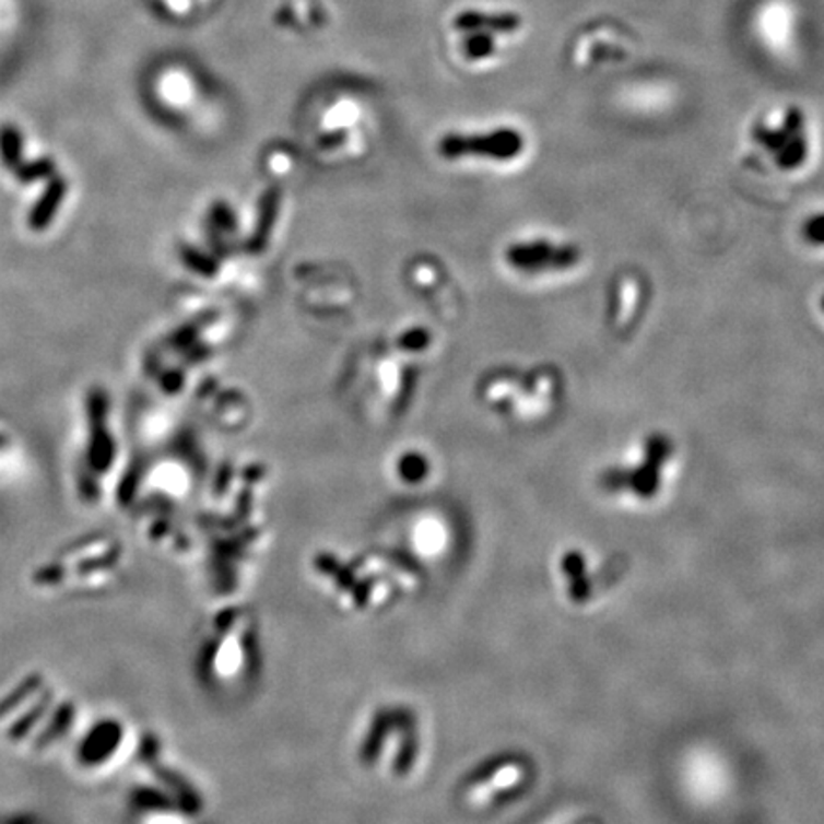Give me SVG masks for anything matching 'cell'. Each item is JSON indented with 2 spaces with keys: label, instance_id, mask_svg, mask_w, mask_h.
<instances>
[{
  "label": "cell",
  "instance_id": "6da1fadb",
  "mask_svg": "<svg viewBox=\"0 0 824 824\" xmlns=\"http://www.w3.org/2000/svg\"><path fill=\"white\" fill-rule=\"evenodd\" d=\"M458 58L470 66H488L501 58L511 38L523 31V17L511 10L466 8L452 15Z\"/></svg>",
  "mask_w": 824,
  "mask_h": 824
},
{
  "label": "cell",
  "instance_id": "7a4b0ae2",
  "mask_svg": "<svg viewBox=\"0 0 824 824\" xmlns=\"http://www.w3.org/2000/svg\"><path fill=\"white\" fill-rule=\"evenodd\" d=\"M523 148V134L508 127L478 134H447L437 143L439 155L449 161L468 157L511 161L521 155Z\"/></svg>",
  "mask_w": 824,
  "mask_h": 824
},
{
  "label": "cell",
  "instance_id": "3957f363",
  "mask_svg": "<svg viewBox=\"0 0 824 824\" xmlns=\"http://www.w3.org/2000/svg\"><path fill=\"white\" fill-rule=\"evenodd\" d=\"M506 260L511 268L527 273L569 270L580 260V250L575 245H554L548 240L517 243L508 248Z\"/></svg>",
  "mask_w": 824,
  "mask_h": 824
},
{
  "label": "cell",
  "instance_id": "277c9868",
  "mask_svg": "<svg viewBox=\"0 0 824 824\" xmlns=\"http://www.w3.org/2000/svg\"><path fill=\"white\" fill-rule=\"evenodd\" d=\"M672 442L667 435L652 434L645 442V460L636 468H628V488L639 498H652L659 493L660 472L672 455Z\"/></svg>",
  "mask_w": 824,
  "mask_h": 824
},
{
  "label": "cell",
  "instance_id": "5b68a950",
  "mask_svg": "<svg viewBox=\"0 0 824 824\" xmlns=\"http://www.w3.org/2000/svg\"><path fill=\"white\" fill-rule=\"evenodd\" d=\"M125 729L119 721L107 718L99 720L94 726L89 727V731L83 734L75 750L76 764L84 769H99L111 760L120 742H122Z\"/></svg>",
  "mask_w": 824,
  "mask_h": 824
},
{
  "label": "cell",
  "instance_id": "8992f818",
  "mask_svg": "<svg viewBox=\"0 0 824 824\" xmlns=\"http://www.w3.org/2000/svg\"><path fill=\"white\" fill-rule=\"evenodd\" d=\"M54 705H56V691L48 685L37 698H33L30 705L8 720L7 741L10 744H23L31 741L40 726L45 723L46 716L50 714Z\"/></svg>",
  "mask_w": 824,
  "mask_h": 824
},
{
  "label": "cell",
  "instance_id": "52a82bcc",
  "mask_svg": "<svg viewBox=\"0 0 824 824\" xmlns=\"http://www.w3.org/2000/svg\"><path fill=\"white\" fill-rule=\"evenodd\" d=\"M76 703L71 698L66 701H56L50 714L46 716L45 723L40 726L37 734L31 739V749L35 752H46L54 749L56 744L68 739L69 733L73 731L76 723Z\"/></svg>",
  "mask_w": 824,
  "mask_h": 824
},
{
  "label": "cell",
  "instance_id": "ba28073f",
  "mask_svg": "<svg viewBox=\"0 0 824 824\" xmlns=\"http://www.w3.org/2000/svg\"><path fill=\"white\" fill-rule=\"evenodd\" d=\"M803 127H805V117H803L802 109L792 105L785 113L782 125L779 128L756 125L752 130V136L762 148L777 155L790 140H794L796 136L803 134Z\"/></svg>",
  "mask_w": 824,
  "mask_h": 824
},
{
  "label": "cell",
  "instance_id": "9c48e42d",
  "mask_svg": "<svg viewBox=\"0 0 824 824\" xmlns=\"http://www.w3.org/2000/svg\"><path fill=\"white\" fill-rule=\"evenodd\" d=\"M48 687V680L43 672H31L15 683L4 697H0V721L14 718L15 714L30 705L33 698H37Z\"/></svg>",
  "mask_w": 824,
  "mask_h": 824
},
{
  "label": "cell",
  "instance_id": "30bf717a",
  "mask_svg": "<svg viewBox=\"0 0 824 824\" xmlns=\"http://www.w3.org/2000/svg\"><path fill=\"white\" fill-rule=\"evenodd\" d=\"M790 30H792V20L788 17L787 8H769V12L760 17V35L765 37V40H769L772 45H779L777 50L787 48L785 45L792 38V31Z\"/></svg>",
  "mask_w": 824,
  "mask_h": 824
},
{
  "label": "cell",
  "instance_id": "8fae6325",
  "mask_svg": "<svg viewBox=\"0 0 824 824\" xmlns=\"http://www.w3.org/2000/svg\"><path fill=\"white\" fill-rule=\"evenodd\" d=\"M808 151H810V143H808L805 134L796 136L794 140H790V142H788L787 145L775 155V157H777V165H779L782 170H794V168H798V166L805 163Z\"/></svg>",
  "mask_w": 824,
  "mask_h": 824
},
{
  "label": "cell",
  "instance_id": "7c38bea8",
  "mask_svg": "<svg viewBox=\"0 0 824 824\" xmlns=\"http://www.w3.org/2000/svg\"><path fill=\"white\" fill-rule=\"evenodd\" d=\"M0 151H2L4 165L12 168V166L20 163V158H22V138H20V132L14 127H4L0 130Z\"/></svg>",
  "mask_w": 824,
  "mask_h": 824
},
{
  "label": "cell",
  "instance_id": "4fadbf2b",
  "mask_svg": "<svg viewBox=\"0 0 824 824\" xmlns=\"http://www.w3.org/2000/svg\"><path fill=\"white\" fill-rule=\"evenodd\" d=\"M803 237L810 240L811 245L824 247V212H821L817 216L810 217L803 224Z\"/></svg>",
  "mask_w": 824,
  "mask_h": 824
},
{
  "label": "cell",
  "instance_id": "5bb4252c",
  "mask_svg": "<svg viewBox=\"0 0 824 824\" xmlns=\"http://www.w3.org/2000/svg\"><path fill=\"white\" fill-rule=\"evenodd\" d=\"M52 168L54 165L50 161H38L35 165L23 166V168H20V178H22V180H35V178H40V176L52 174Z\"/></svg>",
  "mask_w": 824,
  "mask_h": 824
},
{
  "label": "cell",
  "instance_id": "9a60e30c",
  "mask_svg": "<svg viewBox=\"0 0 824 824\" xmlns=\"http://www.w3.org/2000/svg\"><path fill=\"white\" fill-rule=\"evenodd\" d=\"M821 306H823V309H824V296H823V301H821Z\"/></svg>",
  "mask_w": 824,
  "mask_h": 824
},
{
  "label": "cell",
  "instance_id": "2e32d148",
  "mask_svg": "<svg viewBox=\"0 0 824 824\" xmlns=\"http://www.w3.org/2000/svg\"><path fill=\"white\" fill-rule=\"evenodd\" d=\"M27 824H33V823H30V821H27Z\"/></svg>",
  "mask_w": 824,
  "mask_h": 824
},
{
  "label": "cell",
  "instance_id": "e0dca14e",
  "mask_svg": "<svg viewBox=\"0 0 824 824\" xmlns=\"http://www.w3.org/2000/svg\"><path fill=\"white\" fill-rule=\"evenodd\" d=\"M588 824H593V823H588Z\"/></svg>",
  "mask_w": 824,
  "mask_h": 824
}]
</instances>
